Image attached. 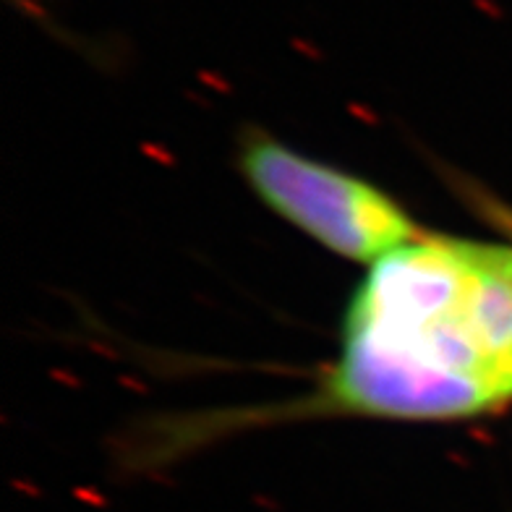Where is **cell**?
Instances as JSON below:
<instances>
[{
    "instance_id": "obj_1",
    "label": "cell",
    "mask_w": 512,
    "mask_h": 512,
    "mask_svg": "<svg viewBox=\"0 0 512 512\" xmlns=\"http://www.w3.org/2000/svg\"><path fill=\"white\" fill-rule=\"evenodd\" d=\"M507 403L512 246L424 233L371 264L319 405L351 416L458 421Z\"/></svg>"
},
{
    "instance_id": "obj_2",
    "label": "cell",
    "mask_w": 512,
    "mask_h": 512,
    "mask_svg": "<svg viewBox=\"0 0 512 512\" xmlns=\"http://www.w3.org/2000/svg\"><path fill=\"white\" fill-rule=\"evenodd\" d=\"M238 168L272 212L351 262L374 264L424 236L390 194L272 136H243Z\"/></svg>"
},
{
    "instance_id": "obj_3",
    "label": "cell",
    "mask_w": 512,
    "mask_h": 512,
    "mask_svg": "<svg viewBox=\"0 0 512 512\" xmlns=\"http://www.w3.org/2000/svg\"><path fill=\"white\" fill-rule=\"evenodd\" d=\"M476 202H479V209H484V215L489 217L494 225H499V228L512 236V207H505V204L494 202V199H486V196L484 199L476 196Z\"/></svg>"
}]
</instances>
